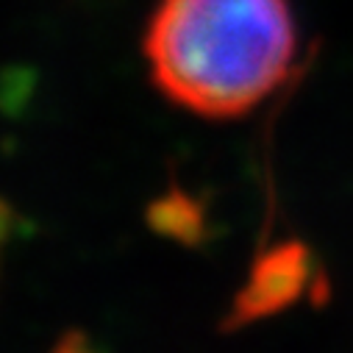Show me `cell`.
<instances>
[{
    "mask_svg": "<svg viewBox=\"0 0 353 353\" xmlns=\"http://www.w3.org/2000/svg\"><path fill=\"white\" fill-rule=\"evenodd\" d=\"M142 50L172 103L239 117L287 78L295 23L287 0H159Z\"/></svg>",
    "mask_w": 353,
    "mask_h": 353,
    "instance_id": "6da1fadb",
    "label": "cell"
},
{
    "mask_svg": "<svg viewBox=\"0 0 353 353\" xmlns=\"http://www.w3.org/2000/svg\"><path fill=\"white\" fill-rule=\"evenodd\" d=\"M306 276H309V264L301 245H281L270 250L264 259L256 261L245 290L236 295L234 309L223 325L239 328L245 323H253L259 317H268L284 309L298 298V292L306 284Z\"/></svg>",
    "mask_w": 353,
    "mask_h": 353,
    "instance_id": "7a4b0ae2",
    "label": "cell"
},
{
    "mask_svg": "<svg viewBox=\"0 0 353 353\" xmlns=\"http://www.w3.org/2000/svg\"><path fill=\"white\" fill-rule=\"evenodd\" d=\"M145 220L153 234L181 245H198L206 236L203 206L179 187H170L164 195H159L148 206Z\"/></svg>",
    "mask_w": 353,
    "mask_h": 353,
    "instance_id": "3957f363",
    "label": "cell"
},
{
    "mask_svg": "<svg viewBox=\"0 0 353 353\" xmlns=\"http://www.w3.org/2000/svg\"><path fill=\"white\" fill-rule=\"evenodd\" d=\"M14 225H17V214H14V209H12L3 198H0V245H3V242L12 236Z\"/></svg>",
    "mask_w": 353,
    "mask_h": 353,
    "instance_id": "277c9868",
    "label": "cell"
},
{
    "mask_svg": "<svg viewBox=\"0 0 353 353\" xmlns=\"http://www.w3.org/2000/svg\"><path fill=\"white\" fill-rule=\"evenodd\" d=\"M86 345V336L81 331H64V336L56 342V350H83Z\"/></svg>",
    "mask_w": 353,
    "mask_h": 353,
    "instance_id": "5b68a950",
    "label": "cell"
}]
</instances>
